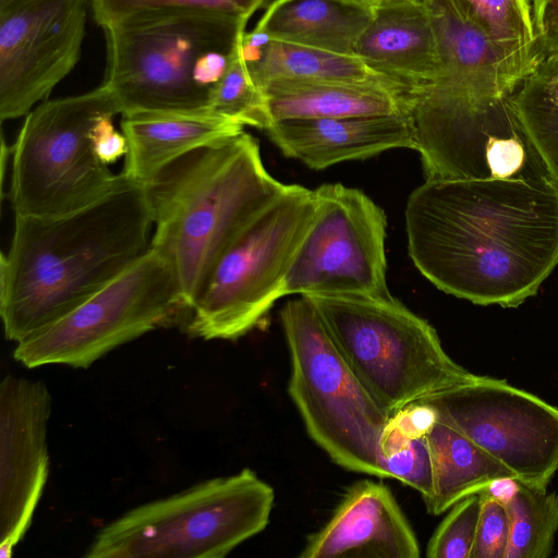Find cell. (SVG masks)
Returning a JSON list of instances; mask_svg holds the SVG:
<instances>
[{
    "mask_svg": "<svg viewBox=\"0 0 558 558\" xmlns=\"http://www.w3.org/2000/svg\"><path fill=\"white\" fill-rule=\"evenodd\" d=\"M145 184L122 172L96 202L54 217L15 215L0 257V315L16 343L99 292L150 247Z\"/></svg>",
    "mask_w": 558,
    "mask_h": 558,
    "instance_id": "obj_2",
    "label": "cell"
},
{
    "mask_svg": "<svg viewBox=\"0 0 558 558\" xmlns=\"http://www.w3.org/2000/svg\"><path fill=\"white\" fill-rule=\"evenodd\" d=\"M480 512V493L456 502L430 537L426 556L428 558H470Z\"/></svg>",
    "mask_w": 558,
    "mask_h": 558,
    "instance_id": "obj_30",
    "label": "cell"
},
{
    "mask_svg": "<svg viewBox=\"0 0 558 558\" xmlns=\"http://www.w3.org/2000/svg\"><path fill=\"white\" fill-rule=\"evenodd\" d=\"M316 209L314 190L299 184L266 204L218 257L186 315V331L235 340L269 313Z\"/></svg>",
    "mask_w": 558,
    "mask_h": 558,
    "instance_id": "obj_7",
    "label": "cell"
},
{
    "mask_svg": "<svg viewBox=\"0 0 558 558\" xmlns=\"http://www.w3.org/2000/svg\"><path fill=\"white\" fill-rule=\"evenodd\" d=\"M409 255L439 290L517 307L558 264L553 180L426 179L407 201Z\"/></svg>",
    "mask_w": 558,
    "mask_h": 558,
    "instance_id": "obj_1",
    "label": "cell"
},
{
    "mask_svg": "<svg viewBox=\"0 0 558 558\" xmlns=\"http://www.w3.org/2000/svg\"><path fill=\"white\" fill-rule=\"evenodd\" d=\"M410 114L426 179L553 180L512 95L433 83L415 90Z\"/></svg>",
    "mask_w": 558,
    "mask_h": 558,
    "instance_id": "obj_10",
    "label": "cell"
},
{
    "mask_svg": "<svg viewBox=\"0 0 558 558\" xmlns=\"http://www.w3.org/2000/svg\"><path fill=\"white\" fill-rule=\"evenodd\" d=\"M339 351L390 414L476 377L390 293L310 295Z\"/></svg>",
    "mask_w": 558,
    "mask_h": 558,
    "instance_id": "obj_4",
    "label": "cell"
},
{
    "mask_svg": "<svg viewBox=\"0 0 558 558\" xmlns=\"http://www.w3.org/2000/svg\"><path fill=\"white\" fill-rule=\"evenodd\" d=\"M353 54L375 71L416 89L440 75L436 35L425 0H386L374 13Z\"/></svg>",
    "mask_w": 558,
    "mask_h": 558,
    "instance_id": "obj_18",
    "label": "cell"
},
{
    "mask_svg": "<svg viewBox=\"0 0 558 558\" xmlns=\"http://www.w3.org/2000/svg\"><path fill=\"white\" fill-rule=\"evenodd\" d=\"M266 0H90L94 20L107 26L158 15L203 14L247 23Z\"/></svg>",
    "mask_w": 558,
    "mask_h": 558,
    "instance_id": "obj_27",
    "label": "cell"
},
{
    "mask_svg": "<svg viewBox=\"0 0 558 558\" xmlns=\"http://www.w3.org/2000/svg\"><path fill=\"white\" fill-rule=\"evenodd\" d=\"M243 37V36H242ZM238 41L226 73L211 92L209 110L240 124L266 131L274 122L264 90L246 68Z\"/></svg>",
    "mask_w": 558,
    "mask_h": 558,
    "instance_id": "obj_28",
    "label": "cell"
},
{
    "mask_svg": "<svg viewBox=\"0 0 558 558\" xmlns=\"http://www.w3.org/2000/svg\"><path fill=\"white\" fill-rule=\"evenodd\" d=\"M242 54L253 81L262 87L272 80L342 81L379 85L403 92L416 88L379 73L355 56L268 40L259 33H244Z\"/></svg>",
    "mask_w": 558,
    "mask_h": 558,
    "instance_id": "obj_22",
    "label": "cell"
},
{
    "mask_svg": "<svg viewBox=\"0 0 558 558\" xmlns=\"http://www.w3.org/2000/svg\"><path fill=\"white\" fill-rule=\"evenodd\" d=\"M245 25L211 15L171 14L107 26L102 85L122 116L210 111V93L193 80L195 64L206 51L233 49Z\"/></svg>",
    "mask_w": 558,
    "mask_h": 558,
    "instance_id": "obj_8",
    "label": "cell"
},
{
    "mask_svg": "<svg viewBox=\"0 0 558 558\" xmlns=\"http://www.w3.org/2000/svg\"><path fill=\"white\" fill-rule=\"evenodd\" d=\"M362 1H367V2H372V3H377V2H381V1H386V0H362Z\"/></svg>",
    "mask_w": 558,
    "mask_h": 558,
    "instance_id": "obj_37",
    "label": "cell"
},
{
    "mask_svg": "<svg viewBox=\"0 0 558 558\" xmlns=\"http://www.w3.org/2000/svg\"><path fill=\"white\" fill-rule=\"evenodd\" d=\"M1 185L3 190L4 174L9 157L12 155V146L7 145L4 138L1 140Z\"/></svg>",
    "mask_w": 558,
    "mask_h": 558,
    "instance_id": "obj_35",
    "label": "cell"
},
{
    "mask_svg": "<svg viewBox=\"0 0 558 558\" xmlns=\"http://www.w3.org/2000/svg\"><path fill=\"white\" fill-rule=\"evenodd\" d=\"M185 314L172 265L149 250L108 286L19 342L13 356L28 368L89 367L117 347Z\"/></svg>",
    "mask_w": 558,
    "mask_h": 558,
    "instance_id": "obj_11",
    "label": "cell"
},
{
    "mask_svg": "<svg viewBox=\"0 0 558 558\" xmlns=\"http://www.w3.org/2000/svg\"><path fill=\"white\" fill-rule=\"evenodd\" d=\"M518 116L558 186V53L545 57L512 95Z\"/></svg>",
    "mask_w": 558,
    "mask_h": 558,
    "instance_id": "obj_25",
    "label": "cell"
},
{
    "mask_svg": "<svg viewBox=\"0 0 558 558\" xmlns=\"http://www.w3.org/2000/svg\"><path fill=\"white\" fill-rule=\"evenodd\" d=\"M316 209L284 281L283 294L390 293L387 217L363 191L341 183L314 190Z\"/></svg>",
    "mask_w": 558,
    "mask_h": 558,
    "instance_id": "obj_12",
    "label": "cell"
},
{
    "mask_svg": "<svg viewBox=\"0 0 558 558\" xmlns=\"http://www.w3.org/2000/svg\"><path fill=\"white\" fill-rule=\"evenodd\" d=\"M87 0H16L0 8V118L26 116L74 69Z\"/></svg>",
    "mask_w": 558,
    "mask_h": 558,
    "instance_id": "obj_14",
    "label": "cell"
},
{
    "mask_svg": "<svg viewBox=\"0 0 558 558\" xmlns=\"http://www.w3.org/2000/svg\"><path fill=\"white\" fill-rule=\"evenodd\" d=\"M510 534L505 558H547L558 531V495L519 482L515 495L504 504Z\"/></svg>",
    "mask_w": 558,
    "mask_h": 558,
    "instance_id": "obj_26",
    "label": "cell"
},
{
    "mask_svg": "<svg viewBox=\"0 0 558 558\" xmlns=\"http://www.w3.org/2000/svg\"><path fill=\"white\" fill-rule=\"evenodd\" d=\"M274 488L251 469L198 483L104 526L85 558H222L268 524Z\"/></svg>",
    "mask_w": 558,
    "mask_h": 558,
    "instance_id": "obj_5",
    "label": "cell"
},
{
    "mask_svg": "<svg viewBox=\"0 0 558 558\" xmlns=\"http://www.w3.org/2000/svg\"><path fill=\"white\" fill-rule=\"evenodd\" d=\"M532 15L543 59L558 53V0H532Z\"/></svg>",
    "mask_w": 558,
    "mask_h": 558,
    "instance_id": "obj_32",
    "label": "cell"
},
{
    "mask_svg": "<svg viewBox=\"0 0 558 558\" xmlns=\"http://www.w3.org/2000/svg\"><path fill=\"white\" fill-rule=\"evenodd\" d=\"M286 186L244 131L183 155L145 184L150 247L172 265L185 316L221 253Z\"/></svg>",
    "mask_w": 558,
    "mask_h": 558,
    "instance_id": "obj_3",
    "label": "cell"
},
{
    "mask_svg": "<svg viewBox=\"0 0 558 558\" xmlns=\"http://www.w3.org/2000/svg\"><path fill=\"white\" fill-rule=\"evenodd\" d=\"M291 373L289 395L306 432L340 466L383 477L380 442L391 415L345 361L305 296L280 312Z\"/></svg>",
    "mask_w": 558,
    "mask_h": 558,
    "instance_id": "obj_6",
    "label": "cell"
},
{
    "mask_svg": "<svg viewBox=\"0 0 558 558\" xmlns=\"http://www.w3.org/2000/svg\"><path fill=\"white\" fill-rule=\"evenodd\" d=\"M481 512L470 558H505L510 534V521L505 505L480 492Z\"/></svg>",
    "mask_w": 558,
    "mask_h": 558,
    "instance_id": "obj_31",
    "label": "cell"
},
{
    "mask_svg": "<svg viewBox=\"0 0 558 558\" xmlns=\"http://www.w3.org/2000/svg\"><path fill=\"white\" fill-rule=\"evenodd\" d=\"M374 3L362 0H275L253 29L268 40L353 54Z\"/></svg>",
    "mask_w": 558,
    "mask_h": 558,
    "instance_id": "obj_21",
    "label": "cell"
},
{
    "mask_svg": "<svg viewBox=\"0 0 558 558\" xmlns=\"http://www.w3.org/2000/svg\"><path fill=\"white\" fill-rule=\"evenodd\" d=\"M114 116L100 117L92 128L90 137L98 159L110 165L128 151V141L123 133L116 130L112 122Z\"/></svg>",
    "mask_w": 558,
    "mask_h": 558,
    "instance_id": "obj_33",
    "label": "cell"
},
{
    "mask_svg": "<svg viewBox=\"0 0 558 558\" xmlns=\"http://www.w3.org/2000/svg\"><path fill=\"white\" fill-rule=\"evenodd\" d=\"M519 481L514 477H500L493 481L485 490L502 504L509 501L518 492Z\"/></svg>",
    "mask_w": 558,
    "mask_h": 558,
    "instance_id": "obj_34",
    "label": "cell"
},
{
    "mask_svg": "<svg viewBox=\"0 0 558 558\" xmlns=\"http://www.w3.org/2000/svg\"><path fill=\"white\" fill-rule=\"evenodd\" d=\"M380 450L383 477L407 484L426 500L433 489V466L426 435L402 437L385 429Z\"/></svg>",
    "mask_w": 558,
    "mask_h": 558,
    "instance_id": "obj_29",
    "label": "cell"
},
{
    "mask_svg": "<svg viewBox=\"0 0 558 558\" xmlns=\"http://www.w3.org/2000/svg\"><path fill=\"white\" fill-rule=\"evenodd\" d=\"M426 439L433 466V489L424 504L433 515L484 490L497 478H517L502 462L438 417Z\"/></svg>",
    "mask_w": 558,
    "mask_h": 558,
    "instance_id": "obj_24",
    "label": "cell"
},
{
    "mask_svg": "<svg viewBox=\"0 0 558 558\" xmlns=\"http://www.w3.org/2000/svg\"><path fill=\"white\" fill-rule=\"evenodd\" d=\"M463 34L493 59L530 75L541 63L527 0H444Z\"/></svg>",
    "mask_w": 558,
    "mask_h": 558,
    "instance_id": "obj_23",
    "label": "cell"
},
{
    "mask_svg": "<svg viewBox=\"0 0 558 558\" xmlns=\"http://www.w3.org/2000/svg\"><path fill=\"white\" fill-rule=\"evenodd\" d=\"M45 383L7 375L0 384V556L27 532L48 476Z\"/></svg>",
    "mask_w": 558,
    "mask_h": 558,
    "instance_id": "obj_15",
    "label": "cell"
},
{
    "mask_svg": "<svg viewBox=\"0 0 558 558\" xmlns=\"http://www.w3.org/2000/svg\"><path fill=\"white\" fill-rule=\"evenodd\" d=\"M116 114L102 84L32 109L12 145L9 198L15 215H65L106 195L120 173L98 159L90 131L100 117Z\"/></svg>",
    "mask_w": 558,
    "mask_h": 558,
    "instance_id": "obj_9",
    "label": "cell"
},
{
    "mask_svg": "<svg viewBox=\"0 0 558 558\" xmlns=\"http://www.w3.org/2000/svg\"><path fill=\"white\" fill-rule=\"evenodd\" d=\"M418 402L524 485L547 489L558 471V408L505 379L476 375Z\"/></svg>",
    "mask_w": 558,
    "mask_h": 558,
    "instance_id": "obj_13",
    "label": "cell"
},
{
    "mask_svg": "<svg viewBox=\"0 0 558 558\" xmlns=\"http://www.w3.org/2000/svg\"><path fill=\"white\" fill-rule=\"evenodd\" d=\"M121 129L128 141L122 173L147 184L175 159L234 136L243 125L213 111L143 112L122 116Z\"/></svg>",
    "mask_w": 558,
    "mask_h": 558,
    "instance_id": "obj_19",
    "label": "cell"
},
{
    "mask_svg": "<svg viewBox=\"0 0 558 558\" xmlns=\"http://www.w3.org/2000/svg\"><path fill=\"white\" fill-rule=\"evenodd\" d=\"M417 538L391 490L364 480L351 486L300 558H418Z\"/></svg>",
    "mask_w": 558,
    "mask_h": 558,
    "instance_id": "obj_16",
    "label": "cell"
},
{
    "mask_svg": "<svg viewBox=\"0 0 558 558\" xmlns=\"http://www.w3.org/2000/svg\"><path fill=\"white\" fill-rule=\"evenodd\" d=\"M274 121L409 114L414 92L342 81L272 80L260 87Z\"/></svg>",
    "mask_w": 558,
    "mask_h": 558,
    "instance_id": "obj_20",
    "label": "cell"
},
{
    "mask_svg": "<svg viewBox=\"0 0 558 558\" xmlns=\"http://www.w3.org/2000/svg\"><path fill=\"white\" fill-rule=\"evenodd\" d=\"M289 158L323 170L392 148H415L411 114L284 119L265 131Z\"/></svg>",
    "mask_w": 558,
    "mask_h": 558,
    "instance_id": "obj_17",
    "label": "cell"
},
{
    "mask_svg": "<svg viewBox=\"0 0 558 558\" xmlns=\"http://www.w3.org/2000/svg\"><path fill=\"white\" fill-rule=\"evenodd\" d=\"M16 0H0V8L5 7Z\"/></svg>",
    "mask_w": 558,
    "mask_h": 558,
    "instance_id": "obj_36",
    "label": "cell"
}]
</instances>
